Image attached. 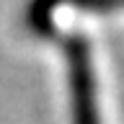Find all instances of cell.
<instances>
[{
	"instance_id": "cell-1",
	"label": "cell",
	"mask_w": 124,
	"mask_h": 124,
	"mask_svg": "<svg viewBox=\"0 0 124 124\" xmlns=\"http://www.w3.org/2000/svg\"><path fill=\"white\" fill-rule=\"evenodd\" d=\"M65 62H67V93L72 124H101L96 70H93L91 46L83 36H72L65 44Z\"/></svg>"
},
{
	"instance_id": "cell-2",
	"label": "cell",
	"mask_w": 124,
	"mask_h": 124,
	"mask_svg": "<svg viewBox=\"0 0 124 124\" xmlns=\"http://www.w3.org/2000/svg\"><path fill=\"white\" fill-rule=\"evenodd\" d=\"M62 8H75V10H85V13H106V10L124 8V0H31L29 21L41 31L52 21V13L62 10Z\"/></svg>"
}]
</instances>
